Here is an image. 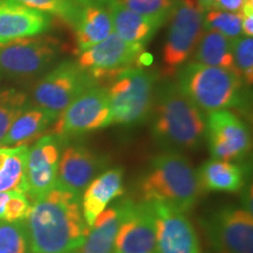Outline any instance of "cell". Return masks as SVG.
<instances>
[{"label":"cell","mask_w":253,"mask_h":253,"mask_svg":"<svg viewBox=\"0 0 253 253\" xmlns=\"http://www.w3.org/2000/svg\"><path fill=\"white\" fill-rule=\"evenodd\" d=\"M79 5H88V4H103V2H108L110 0H73Z\"/></svg>","instance_id":"36"},{"label":"cell","mask_w":253,"mask_h":253,"mask_svg":"<svg viewBox=\"0 0 253 253\" xmlns=\"http://www.w3.org/2000/svg\"><path fill=\"white\" fill-rule=\"evenodd\" d=\"M242 15V32L246 37L253 36V0H244L239 9Z\"/></svg>","instance_id":"32"},{"label":"cell","mask_w":253,"mask_h":253,"mask_svg":"<svg viewBox=\"0 0 253 253\" xmlns=\"http://www.w3.org/2000/svg\"><path fill=\"white\" fill-rule=\"evenodd\" d=\"M144 47L132 45L113 34L79 54L77 60L81 68L86 69L99 81L107 73L121 71L131 67L135 63H142Z\"/></svg>","instance_id":"13"},{"label":"cell","mask_w":253,"mask_h":253,"mask_svg":"<svg viewBox=\"0 0 253 253\" xmlns=\"http://www.w3.org/2000/svg\"><path fill=\"white\" fill-rule=\"evenodd\" d=\"M203 12L188 0H176L162 52V75L171 78L195 53L203 33Z\"/></svg>","instance_id":"8"},{"label":"cell","mask_w":253,"mask_h":253,"mask_svg":"<svg viewBox=\"0 0 253 253\" xmlns=\"http://www.w3.org/2000/svg\"><path fill=\"white\" fill-rule=\"evenodd\" d=\"M150 116L154 141L166 150H195L204 140L205 114L175 81L158 86Z\"/></svg>","instance_id":"2"},{"label":"cell","mask_w":253,"mask_h":253,"mask_svg":"<svg viewBox=\"0 0 253 253\" xmlns=\"http://www.w3.org/2000/svg\"><path fill=\"white\" fill-rule=\"evenodd\" d=\"M28 238L25 221L0 220V253H27Z\"/></svg>","instance_id":"31"},{"label":"cell","mask_w":253,"mask_h":253,"mask_svg":"<svg viewBox=\"0 0 253 253\" xmlns=\"http://www.w3.org/2000/svg\"><path fill=\"white\" fill-rule=\"evenodd\" d=\"M204 137L213 160L240 161L251 150V135L248 126L229 109L209 114Z\"/></svg>","instance_id":"12"},{"label":"cell","mask_w":253,"mask_h":253,"mask_svg":"<svg viewBox=\"0 0 253 253\" xmlns=\"http://www.w3.org/2000/svg\"><path fill=\"white\" fill-rule=\"evenodd\" d=\"M196 172L199 185L205 191L236 192L245 183L244 169L229 161L212 158L202 164Z\"/></svg>","instance_id":"22"},{"label":"cell","mask_w":253,"mask_h":253,"mask_svg":"<svg viewBox=\"0 0 253 253\" xmlns=\"http://www.w3.org/2000/svg\"><path fill=\"white\" fill-rule=\"evenodd\" d=\"M158 75L141 66L113 72L108 95L112 125L135 126L149 119L154 107Z\"/></svg>","instance_id":"5"},{"label":"cell","mask_w":253,"mask_h":253,"mask_svg":"<svg viewBox=\"0 0 253 253\" xmlns=\"http://www.w3.org/2000/svg\"><path fill=\"white\" fill-rule=\"evenodd\" d=\"M63 253H78L77 250H74V251H68V252H63Z\"/></svg>","instance_id":"38"},{"label":"cell","mask_w":253,"mask_h":253,"mask_svg":"<svg viewBox=\"0 0 253 253\" xmlns=\"http://www.w3.org/2000/svg\"><path fill=\"white\" fill-rule=\"evenodd\" d=\"M204 31H216L229 39L242 36V15L239 12H227L212 8L203 17Z\"/></svg>","instance_id":"27"},{"label":"cell","mask_w":253,"mask_h":253,"mask_svg":"<svg viewBox=\"0 0 253 253\" xmlns=\"http://www.w3.org/2000/svg\"><path fill=\"white\" fill-rule=\"evenodd\" d=\"M27 94L15 88L0 89V142L20 113L30 106Z\"/></svg>","instance_id":"26"},{"label":"cell","mask_w":253,"mask_h":253,"mask_svg":"<svg viewBox=\"0 0 253 253\" xmlns=\"http://www.w3.org/2000/svg\"><path fill=\"white\" fill-rule=\"evenodd\" d=\"M73 28L79 54L114 33L109 9L102 4L81 5Z\"/></svg>","instance_id":"19"},{"label":"cell","mask_w":253,"mask_h":253,"mask_svg":"<svg viewBox=\"0 0 253 253\" xmlns=\"http://www.w3.org/2000/svg\"><path fill=\"white\" fill-rule=\"evenodd\" d=\"M151 203L156 214V253H199L197 233L185 212L161 202Z\"/></svg>","instance_id":"14"},{"label":"cell","mask_w":253,"mask_h":253,"mask_svg":"<svg viewBox=\"0 0 253 253\" xmlns=\"http://www.w3.org/2000/svg\"><path fill=\"white\" fill-rule=\"evenodd\" d=\"M50 18L17 0H0V45L46 33L52 25Z\"/></svg>","instance_id":"17"},{"label":"cell","mask_w":253,"mask_h":253,"mask_svg":"<svg viewBox=\"0 0 253 253\" xmlns=\"http://www.w3.org/2000/svg\"><path fill=\"white\" fill-rule=\"evenodd\" d=\"M8 154V147H1L0 145V169H1L2 166H4L6 157H7Z\"/></svg>","instance_id":"37"},{"label":"cell","mask_w":253,"mask_h":253,"mask_svg":"<svg viewBox=\"0 0 253 253\" xmlns=\"http://www.w3.org/2000/svg\"><path fill=\"white\" fill-rule=\"evenodd\" d=\"M176 82L204 114L244 103V81L227 69L189 61L178 69Z\"/></svg>","instance_id":"4"},{"label":"cell","mask_w":253,"mask_h":253,"mask_svg":"<svg viewBox=\"0 0 253 253\" xmlns=\"http://www.w3.org/2000/svg\"><path fill=\"white\" fill-rule=\"evenodd\" d=\"M217 253H253V217L244 208L225 205L202 220Z\"/></svg>","instance_id":"10"},{"label":"cell","mask_w":253,"mask_h":253,"mask_svg":"<svg viewBox=\"0 0 253 253\" xmlns=\"http://www.w3.org/2000/svg\"><path fill=\"white\" fill-rule=\"evenodd\" d=\"M61 144L56 136L50 134L41 136L28 149L26 195L32 202L42 197L56 185Z\"/></svg>","instance_id":"15"},{"label":"cell","mask_w":253,"mask_h":253,"mask_svg":"<svg viewBox=\"0 0 253 253\" xmlns=\"http://www.w3.org/2000/svg\"><path fill=\"white\" fill-rule=\"evenodd\" d=\"M95 86L97 81L89 72L77 61L65 60L37 81L32 88V101L34 106L59 116L77 97Z\"/></svg>","instance_id":"7"},{"label":"cell","mask_w":253,"mask_h":253,"mask_svg":"<svg viewBox=\"0 0 253 253\" xmlns=\"http://www.w3.org/2000/svg\"><path fill=\"white\" fill-rule=\"evenodd\" d=\"M24 221L33 253L74 251L89 232L82 216L80 195L59 185L33 201Z\"/></svg>","instance_id":"1"},{"label":"cell","mask_w":253,"mask_h":253,"mask_svg":"<svg viewBox=\"0 0 253 253\" xmlns=\"http://www.w3.org/2000/svg\"><path fill=\"white\" fill-rule=\"evenodd\" d=\"M121 209L119 204L104 209L84 239V244L77 249L78 253H114V243L118 235Z\"/></svg>","instance_id":"23"},{"label":"cell","mask_w":253,"mask_h":253,"mask_svg":"<svg viewBox=\"0 0 253 253\" xmlns=\"http://www.w3.org/2000/svg\"><path fill=\"white\" fill-rule=\"evenodd\" d=\"M121 221L114 253H156V214L151 202L119 203Z\"/></svg>","instance_id":"11"},{"label":"cell","mask_w":253,"mask_h":253,"mask_svg":"<svg viewBox=\"0 0 253 253\" xmlns=\"http://www.w3.org/2000/svg\"><path fill=\"white\" fill-rule=\"evenodd\" d=\"M188 1L192 6H195L198 11L205 13V12L214 8V2H216V0H188Z\"/></svg>","instance_id":"34"},{"label":"cell","mask_w":253,"mask_h":253,"mask_svg":"<svg viewBox=\"0 0 253 253\" xmlns=\"http://www.w3.org/2000/svg\"><path fill=\"white\" fill-rule=\"evenodd\" d=\"M13 191H14V190H13ZM11 192L12 191L0 192V220H2V218H4L6 203H7L9 196H11Z\"/></svg>","instance_id":"35"},{"label":"cell","mask_w":253,"mask_h":253,"mask_svg":"<svg viewBox=\"0 0 253 253\" xmlns=\"http://www.w3.org/2000/svg\"><path fill=\"white\" fill-rule=\"evenodd\" d=\"M58 115L37 106H27L9 126L7 134L0 142L1 147L26 145L39 140L50 125L55 122Z\"/></svg>","instance_id":"20"},{"label":"cell","mask_w":253,"mask_h":253,"mask_svg":"<svg viewBox=\"0 0 253 253\" xmlns=\"http://www.w3.org/2000/svg\"><path fill=\"white\" fill-rule=\"evenodd\" d=\"M108 4L114 32L126 42L144 47L161 27L156 21L135 13L116 0H110Z\"/></svg>","instance_id":"21"},{"label":"cell","mask_w":253,"mask_h":253,"mask_svg":"<svg viewBox=\"0 0 253 253\" xmlns=\"http://www.w3.org/2000/svg\"><path fill=\"white\" fill-rule=\"evenodd\" d=\"M17 1L41 13L62 19L72 26L81 7V5L73 0H17Z\"/></svg>","instance_id":"29"},{"label":"cell","mask_w":253,"mask_h":253,"mask_svg":"<svg viewBox=\"0 0 253 253\" xmlns=\"http://www.w3.org/2000/svg\"><path fill=\"white\" fill-rule=\"evenodd\" d=\"M123 176L125 170L121 167H115L97 176L84 190L81 209L89 229L107 205L123 194Z\"/></svg>","instance_id":"18"},{"label":"cell","mask_w":253,"mask_h":253,"mask_svg":"<svg viewBox=\"0 0 253 253\" xmlns=\"http://www.w3.org/2000/svg\"><path fill=\"white\" fill-rule=\"evenodd\" d=\"M244 0H216L214 8L227 12H239Z\"/></svg>","instance_id":"33"},{"label":"cell","mask_w":253,"mask_h":253,"mask_svg":"<svg viewBox=\"0 0 253 253\" xmlns=\"http://www.w3.org/2000/svg\"><path fill=\"white\" fill-rule=\"evenodd\" d=\"M231 47L239 77L246 86H251L253 81V38L239 36L231 39Z\"/></svg>","instance_id":"30"},{"label":"cell","mask_w":253,"mask_h":253,"mask_svg":"<svg viewBox=\"0 0 253 253\" xmlns=\"http://www.w3.org/2000/svg\"><path fill=\"white\" fill-rule=\"evenodd\" d=\"M137 191L142 202H161L186 212L203 190L188 158L179 151L166 150L151 160Z\"/></svg>","instance_id":"3"},{"label":"cell","mask_w":253,"mask_h":253,"mask_svg":"<svg viewBox=\"0 0 253 253\" xmlns=\"http://www.w3.org/2000/svg\"><path fill=\"white\" fill-rule=\"evenodd\" d=\"M63 43L48 34L21 38L0 45V77L28 80L53 68L63 53Z\"/></svg>","instance_id":"6"},{"label":"cell","mask_w":253,"mask_h":253,"mask_svg":"<svg viewBox=\"0 0 253 253\" xmlns=\"http://www.w3.org/2000/svg\"><path fill=\"white\" fill-rule=\"evenodd\" d=\"M135 13L156 21L161 26L169 19L176 0H116Z\"/></svg>","instance_id":"28"},{"label":"cell","mask_w":253,"mask_h":253,"mask_svg":"<svg viewBox=\"0 0 253 253\" xmlns=\"http://www.w3.org/2000/svg\"><path fill=\"white\" fill-rule=\"evenodd\" d=\"M107 163L106 157L94 153L86 145L69 143L60 155L56 185L80 195L101 175Z\"/></svg>","instance_id":"16"},{"label":"cell","mask_w":253,"mask_h":253,"mask_svg":"<svg viewBox=\"0 0 253 253\" xmlns=\"http://www.w3.org/2000/svg\"><path fill=\"white\" fill-rule=\"evenodd\" d=\"M28 149L30 148L27 145L8 147L7 157L4 166L0 169V192L15 190L26 194Z\"/></svg>","instance_id":"25"},{"label":"cell","mask_w":253,"mask_h":253,"mask_svg":"<svg viewBox=\"0 0 253 253\" xmlns=\"http://www.w3.org/2000/svg\"><path fill=\"white\" fill-rule=\"evenodd\" d=\"M112 125V110L106 88L95 86L77 97L59 114L52 135L62 143Z\"/></svg>","instance_id":"9"},{"label":"cell","mask_w":253,"mask_h":253,"mask_svg":"<svg viewBox=\"0 0 253 253\" xmlns=\"http://www.w3.org/2000/svg\"><path fill=\"white\" fill-rule=\"evenodd\" d=\"M195 62L227 69L239 75L233 61L231 39L219 32L205 31L202 33L195 49Z\"/></svg>","instance_id":"24"}]
</instances>
